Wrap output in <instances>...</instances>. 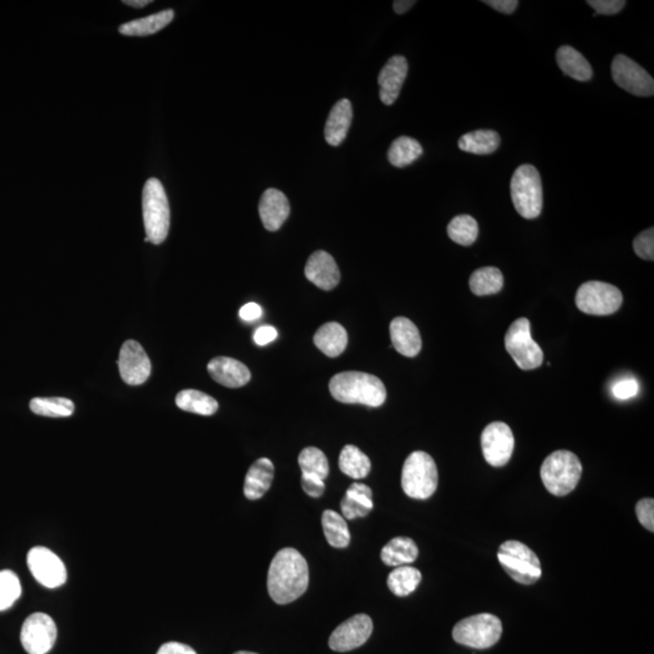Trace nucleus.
Here are the masks:
<instances>
[{"mask_svg":"<svg viewBox=\"0 0 654 654\" xmlns=\"http://www.w3.org/2000/svg\"><path fill=\"white\" fill-rule=\"evenodd\" d=\"M634 251L639 259L646 261H653L654 259V229H649L639 233L634 240Z\"/></svg>","mask_w":654,"mask_h":654,"instance_id":"58836bf2","label":"nucleus"},{"mask_svg":"<svg viewBox=\"0 0 654 654\" xmlns=\"http://www.w3.org/2000/svg\"><path fill=\"white\" fill-rule=\"evenodd\" d=\"M623 294L614 285L602 281H588L578 288L576 305L589 316H610L620 308Z\"/></svg>","mask_w":654,"mask_h":654,"instance_id":"9d476101","label":"nucleus"},{"mask_svg":"<svg viewBox=\"0 0 654 654\" xmlns=\"http://www.w3.org/2000/svg\"><path fill=\"white\" fill-rule=\"evenodd\" d=\"M415 5V2H414V0H396V2L393 3V9L397 15H403V14L408 12Z\"/></svg>","mask_w":654,"mask_h":654,"instance_id":"3c124183","label":"nucleus"},{"mask_svg":"<svg viewBox=\"0 0 654 654\" xmlns=\"http://www.w3.org/2000/svg\"><path fill=\"white\" fill-rule=\"evenodd\" d=\"M157 654H197V652L190 646L184 645V643L168 642L158 649Z\"/></svg>","mask_w":654,"mask_h":654,"instance_id":"09e8293b","label":"nucleus"},{"mask_svg":"<svg viewBox=\"0 0 654 654\" xmlns=\"http://www.w3.org/2000/svg\"><path fill=\"white\" fill-rule=\"evenodd\" d=\"M423 154V148L417 140L401 136L393 141L388 151V161L395 168H405L417 161Z\"/></svg>","mask_w":654,"mask_h":654,"instance_id":"2f4dec72","label":"nucleus"},{"mask_svg":"<svg viewBox=\"0 0 654 654\" xmlns=\"http://www.w3.org/2000/svg\"><path fill=\"white\" fill-rule=\"evenodd\" d=\"M23 594L19 577L10 570L0 571V612L10 609Z\"/></svg>","mask_w":654,"mask_h":654,"instance_id":"4c0bfd02","label":"nucleus"},{"mask_svg":"<svg viewBox=\"0 0 654 654\" xmlns=\"http://www.w3.org/2000/svg\"><path fill=\"white\" fill-rule=\"evenodd\" d=\"M239 317L244 321H255L262 317V308L258 303L250 302L239 310Z\"/></svg>","mask_w":654,"mask_h":654,"instance_id":"8fccbe9b","label":"nucleus"},{"mask_svg":"<svg viewBox=\"0 0 654 654\" xmlns=\"http://www.w3.org/2000/svg\"><path fill=\"white\" fill-rule=\"evenodd\" d=\"M447 234L454 243L464 245V247H471L478 239L479 225L472 216H456L449 223Z\"/></svg>","mask_w":654,"mask_h":654,"instance_id":"c9c22d12","label":"nucleus"},{"mask_svg":"<svg viewBox=\"0 0 654 654\" xmlns=\"http://www.w3.org/2000/svg\"><path fill=\"white\" fill-rule=\"evenodd\" d=\"M274 465L268 458H259L249 469L245 478L244 494L248 500L258 501L267 493L272 486Z\"/></svg>","mask_w":654,"mask_h":654,"instance_id":"5701e85b","label":"nucleus"},{"mask_svg":"<svg viewBox=\"0 0 654 654\" xmlns=\"http://www.w3.org/2000/svg\"><path fill=\"white\" fill-rule=\"evenodd\" d=\"M31 411L44 417H70L74 412L73 401L66 397H34L30 403Z\"/></svg>","mask_w":654,"mask_h":654,"instance_id":"f704fd0d","label":"nucleus"},{"mask_svg":"<svg viewBox=\"0 0 654 654\" xmlns=\"http://www.w3.org/2000/svg\"><path fill=\"white\" fill-rule=\"evenodd\" d=\"M259 212L265 229L269 232H277L290 215V202L283 191L269 188L262 194Z\"/></svg>","mask_w":654,"mask_h":654,"instance_id":"6ab92c4d","label":"nucleus"},{"mask_svg":"<svg viewBox=\"0 0 654 654\" xmlns=\"http://www.w3.org/2000/svg\"><path fill=\"white\" fill-rule=\"evenodd\" d=\"M234 654H258L254 652H248V650H239V652L234 653Z\"/></svg>","mask_w":654,"mask_h":654,"instance_id":"864d4df0","label":"nucleus"},{"mask_svg":"<svg viewBox=\"0 0 654 654\" xmlns=\"http://www.w3.org/2000/svg\"><path fill=\"white\" fill-rule=\"evenodd\" d=\"M124 5L132 6V8H143V6H146L150 5V0H124Z\"/></svg>","mask_w":654,"mask_h":654,"instance_id":"603ef678","label":"nucleus"},{"mask_svg":"<svg viewBox=\"0 0 654 654\" xmlns=\"http://www.w3.org/2000/svg\"><path fill=\"white\" fill-rule=\"evenodd\" d=\"M346 496L352 498V500L359 502L360 504L365 505L368 509H374V501H372V490L364 483H352L349 489L347 490Z\"/></svg>","mask_w":654,"mask_h":654,"instance_id":"c03bdc74","label":"nucleus"},{"mask_svg":"<svg viewBox=\"0 0 654 654\" xmlns=\"http://www.w3.org/2000/svg\"><path fill=\"white\" fill-rule=\"evenodd\" d=\"M208 371L217 383L229 388H240L251 379L247 365L229 356H219L210 361Z\"/></svg>","mask_w":654,"mask_h":654,"instance_id":"aec40b11","label":"nucleus"},{"mask_svg":"<svg viewBox=\"0 0 654 654\" xmlns=\"http://www.w3.org/2000/svg\"><path fill=\"white\" fill-rule=\"evenodd\" d=\"M175 13L173 10H162L161 13L153 14L143 19L130 21L119 27V32L126 37H147V35L157 34L162 28L172 23Z\"/></svg>","mask_w":654,"mask_h":654,"instance_id":"393cba45","label":"nucleus"},{"mask_svg":"<svg viewBox=\"0 0 654 654\" xmlns=\"http://www.w3.org/2000/svg\"><path fill=\"white\" fill-rule=\"evenodd\" d=\"M298 464L302 474L317 476L321 480L327 478L328 461L323 451L317 447H307L298 456Z\"/></svg>","mask_w":654,"mask_h":654,"instance_id":"e433bc0d","label":"nucleus"},{"mask_svg":"<svg viewBox=\"0 0 654 654\" xmlns=\"http://www.w3.org/2000/svg\"><path fill=\"white\" fill-rule=\"evenodd\" d=\"M421 581L422 573L417 569L411 566H400L390 572L386 584L394 595L405 598L417 589Z\"/></svg>","mask_w":654,"mask_h":654,"instance_id":"473e14b6","label":"nucleus"},{"mask_svg":"<svg viewBox=\"0 0 654 654\" xmlns=\"http://www.w3.org/2000/svg\"><path fill=\"white\" fill-rule=\"evenodd\" d=\"M639 382L634 378H625L621 381L614 383L612 386V394L617 399L628 400L630 397L638 395L639 393Z\"/></svg>","mask_w":654,"mask_h":654,"instance_id":"37998d69","label":"nucleus"},{"mask_svg":"<svg viewBox=\"0 0 654 654\" xmlns=\"http://www.w3.org/2000/svg\"><path fill=\"white\" fill-rule=\"evenodd\" d=\"M636 516L645 529L653 532L654 531V501L652 498H645L636 504Z\"/></svg>","mask_w":654,"mask_h":654,"instance_id":"ea45409f","label":"nucleus"},{"mask_svg":"<svg viewBox=\"0 0 654 654\" xmlns=\"http://www.w3.org/2000/svg\"><path fill=\"white\" fill-rule=\"evenodd\" d=\"M176 405L181 410L201 415H212L219 410V403L212 396L194 389L177 394Z\"/></svg>","mask_w":654,"mask_h":654,"instance_id":"c85d7f7f","label":"nucleus"},{"mask_svg":"<svg viewBox=\"0 0 654 654\" xmlns=\"http://www.w3.org/2000/svg\"><path fill=\"white\" fill-rule=\"evenodd\" d=\"M610 71L614 83L625 92L639 97L654 95L653 78L630 57L621 54L614 57Z\"/></svg>","mask_w":654,"mask_h":654,"instance_id":"f8f14e48","label":"nucleus"},{"mask_svg":"<svg viewBox=\"0 0 654 654\" xmlns=\"http://www.w3.org/2000/svg\"><path fill=\"white\" fill-rule=\"evenodd\" d=\"M587 3L595 10L596 15H616L627 5L624 0H588Z\"/></svg>","mask_w":654,"mask_h":654,"instance_id":"a19ab883","label":"nucleus"},{"mask_svg":"<svg viewBox=\"0 0 654 654\" xmlns=\"http://www.w3.org/2000/svg\"><path fill=\"white\" fill-rule=\"evenodd\" d=\"M57 628L46 613L31 614L21 629V643L28 654H46L55 645Z\"/></svg>","mask_w":654,"mask_h":654,"instance_id":"9b49d317","label":"nucleus"},{"mask_svg":"<svg viewBox=\"0 0 654 654\" xmlns=\"http://www.w3.org/2000/svg\"><path fill=\"white\" fill-rule=\"evenodd\" d=\"M418 558V547L411 538L396 537L382 549L381 559L386 566H406Z\"/></svg>","mask_w":654,"mask_h":654,"instance_id":"bb28decb","label":"nucleus"},{"mask_svg":"<svg viewBox=\"0 0 654 654\" xmlns=\"http://www.w3.org/2000/svg\"><path fill=\"white\" fill-rule=\"evenodd\" d=\"M328 388L339 403L379 407L386 399V389L381 379L365 372H341L331 378Z\"/></svg>","mask_w":654,"mask_h":654,"instance_id":"f03ea898","label":"nucleus"},{"mask_svg":"<svg viewBox=\"0 0 654 654\" xmlns=\"http://www.w3.org/2000/svg\"><path fill=\"white\" fill-rule=\"evenodd\" d=\"M390 338L394 348L401 356H417L422 349V338L417 327L407 317H395L390 324Z\"/></svg>","mask_w":654,"mask_h":654,"instance_id":"412c9836","label":"nucleus"},{"mask_svg":"<svg viewBox=\"0 0 654 654\" xmlns=\"http://www.w3.org/2000/svg\"><path fill=\"white\" fill-rule=\"evenodd\" d=\"M583 467L580 458L570 451L560 450L549 454L541 468L545 489L554 496L562 497L576 489Z\"/></svg>","mask_w":654,"mask_h":654,"instance_id":"7ed1b4c3","label":"nucleus"},{"mask_svg":"<svg viewBox=\"0 0 654 654\" xmlns=\"http://www.w3.org/2000/svg\"><path fill=\"white\" fill-rule=\"evenodd\" d=\"M308 585V563L301 552L294 548H285L278 552L270 563L267 581L273 601L279 605L294 602L305 594Z\"/></svg>","mask_w":654,"mask_h":654,"instance_id":"f257e3e1","label":"nucleus"},{"mask_svg":"<svg viewBox=\"0 0 654 654\" xmlns=\"http://www.w3.org/2000/svg\"><path fill=\"white\" fill-rule=\"evenodd\" d=\"M353 121V107L349 100L336 102L325 125V140L331 146L337 147L345 141Z\"/></svg>","mask_w":654,"mask_h":654,"instance_id":"4be33fe9","label":"nucleus"},{"mask_svg":"<svg viewBox=\"0 0 654 654\" xmlns=\"http://www.w3.org/2000/svg\"><path fill=\"white\" fill-rule=\"evenodd\" d=\"M118 367L122 381L130 386L143 385L151 372V364L146 350L132 339L122 345L119 353Z\"/></svg>","mask_w":654,"mask_h":654,"instance_id":"dca6fc26","label":"nucleus"},{"mask_svg":"<svg viewBox=\"0 0 654 654\" xmlns=\"http://www.w3.org/2000/svg\"><path fill=\"white\" fill-rule=\"evenodd\" d=\"M439 474L432 456L423 451H415L405 461L401 486L408 497L428 500L438 489Z\"/></svg>","mask_w":654,"mask_h":654,"instance_id":"39448f33","label":"nucleus"},{"mask_svg":"<svg viewBox=\"0 0 654 654\" xmlns=\"http://www.w3.org/2000/svg\"><path fill=\"white\" fill-rule=\"evenodd\" d=\"M314 343L325 356L337 357L345 352L348 345V334L341 324L327 323L317 331Z\"/></svg>","mask_w":654,"mask_h":654,"instance_id":"b1692460","label":"nucleus"},{"mask_svg":"<svg viewBox=\"0 0 654 654\" xmlns=\"http://www.w3.org/2000/svg\"><path fill=\"white\" fill-rule=\"evenodd\" d=\"M302 487L308 496L314 498L321 497L325 493L324 480L317 476L302 474Z\"/></svg>","mask_w":654,"mask_h":654,"instance_id":"a18cd8bd","label":"nucleus"},{"mask_svg":"<svg viewBox=\"0 0 654 654\" xmlns=\"http://www.w3.org/2000/svg\"><path fill=\"white\" fill-rule=\"evenodd\" d=\"M498 561L505 572L520 584L531 585L540 581L542 566L536 552L519 541H507L497 552Z\"/></svg>","mask_w":654,"mask_h":654,"instance_id":"0eeeda50","label":"nucleus"},{"mask_svg":"<svg viewBox=\"0 0 654 654\" xmlns=\"http://www.w3.org/2000/svg\"><path fill=\"white\" fill-rule=\"evenodd\" d=\"M278 337V331L273 327H262L255 332L254 341L256 345L266 346L272 343Z\"/></svg>","mask_w":654,"mask_h":654,"instance_id":"de8ad7c7","label":"nucleus"},{"mask_svg":"<svg viewBox=\"0 0 654 654\" xmlns=\"http://www.w3.org/2000/svg\"><path fill=\"white\" fill-rule=\"evenodd\" d=\"M501 144V136L493 130H476L465 133L458 141V147L465 153L487 155L493 154Z\"/></svg>","mask_w":654,"mask_h":654,"instance_id":"cd10ccee","label":"nucleus"},{"mask_svg":"<svg viewBox=\"0 0 654 654\" xmlns=\"http://www.w3.org/2000/svg\"><path fill=\"white\" fill-rule=\"evenodd\" d=\"M341 511L343 518L347 520H354L356 518H365L371 512V509L360 504L359 502L352 500L348 496L343 497L341 502Z\"/></svg>","mask_w":654,"mask_h":654,"instance_id":"79ce46f5","label":"nucleus"},{"mask_svg":"<svg viewBox=\"0 0 654 654\" xmlns=\"http://www.w3.org/2000/svg\"><path fill=\"white\" fill-rule=\"evenodd\" d=\"M512 204L520 216L534 220L543 210V186L538 170L533 165H522L516 169L511 182Z\"/></svg>","mask_w":654,"mask_h":654,"instance_id":"423d86ee","label":"nucleus"},{"mask_svg":"<svg viewBox=\"0 0 654 654\" xmlns=\"http://www.w3.org/2000/svg\"><path fill=\"white\" fill-rule=\"evenodd\" d=\"M502 631L503 627L500 618L491 613H480L458 621L453 636L460 645L485 649L500 641Z\"/></svg>","mask_w":654,"mask_h":654,"instance_id":"6e6552de","label":"nucleus"},{"mask_svg":"<svg viewBox=\"0 0 654 654\" xmlns=\"http://www.w3.org/2000/svg\"><path fill=\"white\" fill-rule=\"evenodd\" d=\"M307 279L321 288L330 291L339 284L341 273L337 263L327 251H317L308 259L305 269Z\"/></svg>","mask_w":654,"mask_h":654,"instance_id":"a211bd4d","label":"nucleus"},{"mask_svg":"<svg viewBox=\"0 0 654 654\" xmlns=\"http://www.w3.org/2000/svg\"><path fill=\"white\" fill-rule=\"evenodd\" d=\"M483 3L505 15H511L519 5L518 0H486Z\"/></svg>","mask_w":654,"mask_h":654,"instance_id":"49530a36","label":"nucleus"},{"mask_svg":"<svg viewBox=\"0 0 654 654\" xmlns=\"http://www.w3.org/2000/svg\"><path fill=\"white\" fill-rule=\"evenodd\" d=\"M374 630V623L367 614H356L343 621L332 632L328 646L335 652H349L359 649L370 639Z\"/></svg>","mask_w":654,"mask_h":654,"instance_id":"2eb2a0df","label":"nucleus"},{"mask_svg":"<svg viewBox=\"0 0 654 654\" xmlns=\"http://www.w3.org/2000/svg\"><path fill=\"white\" fill-rule=\"evenodd\" d=\"M321 522L328 544L337 549L348 547L350 533L346 519L342 515L334 511H325Z\"/></svg>","mask_w":654,"mask_h":654,"instance_id":"72a5a7b5","label":"nucleus"},{"mask_svg":"<svg viewBox=\"0 0 654 654\" xmlns=\"http://www.w3.org/2000/svg\"><path fill=\"white\" fill-rule=\"evenodd\" d=\"M142 209L146 241L164 243L170 229V206L164 186L158 179H150L144 184Z\"/></svg>","mask_w":654,"mask_h":654,"instance_id":"20e7f679","label":"nucleus"},{"mask_svg":"<svg viewBox=\"0 0 654 654\" xmlns=\"http://www.w3.org/2000/svg\"><path fill=\"white\" fill-rule=\"evenodd\" d=\"M504 343L505 349L522 370H534L543 364V350L532 338L531 323L526 317H520L511 325Z\"/></svg>","mask_w":654,"mask_h":654,"instance_id":"1a4fd4ad","label":"nucleus"},{"mask_svg":"<svg viewBox=\"0 0 654 654\" xmlns=\"http://www.w3.org/2000/svg\"><path fill=\"white\" fill-rule=\"evenodd\" d=\"M339 469L349 478L364 479L371 471V461L356 446L347 445L339 454Z\"/></svg>","mask_w":654,"mask_h":654,"instance_id":"7c9ffc66","label":"nucleus"},{"mask_svg":"<svg viewBox=\"0 0 654 654\" xmlns=\"http://www.w3.org/2000/svg\"><path fill=\"white\" fill-rule=\"evenodd\" d=\"M27 565L32 576L45 588L55 589L66 583V566L63 560L48 548H32L27 555Z\"/></svg>","mask_w":654,"mask_h":654,"instance_id":"4468645a","label":"nucleus"},{"mask_svg":"<svg viewBox=\"0 0 654 654\" xmlns=\"http://www.w3.org/2000/svg\"><path fill=\"white\" fill-rule=\"evenodd\" d=\"M408 63L404 56L396 55L388 60L379 72V97L386 106H392L400 95L405 79L407 77Z\"/></svg>","mask_w":654,"mask_h":654,"instance_id":"f3484780","label":"nucleus"},{"mask_svg":"<svg viewBox=\"0 0 654 654\" xmlns=\"http://www.w3.org/2000/svg\"><path fill=\"white\" fill-rule=\"evenodd\" d=\"M560 70L578 82H588L592 78V68L589 61L572 46L563 45L556 53Z\"/></svg>","mask_w":654,"mask_h":654,"instance_id":"a878e982","label":"nucleus"},{"mask_svg":"<svg viewBox=\"0 0 654 654\" xmlns=\"http://www.w3.org/2000/svg\"><path fill=\"white\" fill-rule=\"evenodd\" d=\"M504 278L496 267H483L472 274L469 287L476 296L496 295L503 288Z\"/></svg>","mask_w":654,"mask_h":654,"instance_id":"c756f323","label":"nucleus"},{"mask_svg":"<svg viewBox=\"0 0 654 654\" xmlns=\"http://www.w3.org/2000/svg\"><path fill=\"white\" fill-rule=\"evenodd\" d=\"M483 457L493 467H503L514 453L515 439L511 426L503 422H493L483 429L482 435Z\"/></svg>","mask_w":654,"mask_h":654,"instance_id":"ddd939ff","label":"nucleus"}]
</instances>
